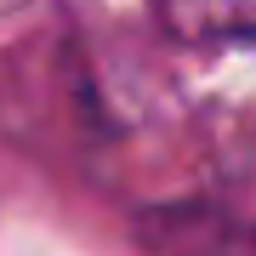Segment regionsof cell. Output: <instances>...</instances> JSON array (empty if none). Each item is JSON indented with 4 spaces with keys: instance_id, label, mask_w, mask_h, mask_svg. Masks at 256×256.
<instances>
[{
    "instance_id": "1",
    "label": "cell",
    "mask_w": 256,
    "mask_h": 256,
    "mask_svg": "<svg viewBox=\"0 0 256 256\" xmlns=\"http://www.w3.org/2000/svg\"><path fill=\"white\" fill-rule=\"evenodd\" d=\"M160 23L182 46L216 40H256V0H154Z\"/></svg>"
}]
</instances>
